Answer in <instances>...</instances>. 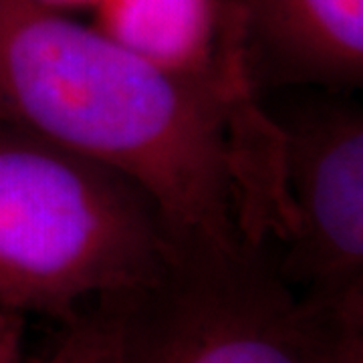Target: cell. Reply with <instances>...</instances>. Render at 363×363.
Returning a JSON list of instances; mask_svg holds the SVG:
<instances>
[{
	"label": "cell",
	"mask_w": 363,
	"mask_h": 363,
	"mask_svg": "<svg viewBox=\"0 0 363 363\" xmlns=\"http://www.w3.org/2000/svg\"><path fill=\"white\" fill-rule=\"evenodd\" d=\"M0 121L135 182L176 238L289 233L283 133L259 101L168 73L33 0H0Z\"/></svg>",
	"instance_id": "6da1fadb"
},
{
	"label": "cell",
	"mask_w": 363,
	"mask_h": 363,
	"mask_svg": "<svg viewBox=\"0 0 363 363\" xmlns=\"http://www.w3.org/2000/svg\"><path fill=\"white\" fill-rule=\"evenodd\" d=\"M174 242L135 182L0 121V307L69 321L83 298L142 283Z\"/></svg>",
	"instance_id": "7a4b0ae2"
},
{
	"label": "cell",
	"mask_w": 363,
	"mask_h": 363,
	"mask_svg": "<svg viewBox=\"0 0 363 363\" xmlns=\"http://www.w3.org/2000/svg\"><path fill=\"white\" fill-rule=\"evenodd\" d=\"M99 301L123 363H363V315L298 295L269 242L176 238L147 279Z\"/></svg>",
	"instance_id": "3957f363"
},
{
	"label": "cell",
	"mask_w": 363,
	"mask_h": 363,
	"mask_svg": "<svg viewBox=\"0 0 363 363\" xmlns=\"http://www.w3.org/2000/svg\"><path fill=\"white\" fill-rule=\"evenodd\" d=\"M291 228L277 255L298 295L363 315V113L323 97L274 117Z\"/></svg>",
	"instance_id": "277c9868"
},
{
	"label": "cell",
	"mask_w": 363,
	"mask_h": 363,
	"mask_svg": "<svg viewBox=\"0 0 363 363\" xmlns=\"http://www.w3.org/2000/svg\"><path fill=\"white\" fill-rule=\"evenodd\" d=\"M93 26L178 77L259 101L240 21L228 0H97Z\"/></svg>",
	"instance_id": "5b68a950"
},
{
	"label": "cell",
	"mask_w": 363,
	"mask_h": 363,
	"mask_svg": "<svg viewBox=\"0 0 363 363\" xmlns=\"http://www.w3.org/2000/svg\"><path fill=\"white\" fill-rule=\"evenodd\" d=\"M252 79L329 89L363 81V0H228Z\"/></svg>",
	"instance_id": "8992f818"
},
{
	"label": "cell",
	"mask_w": 363,
	"mask_h": 363,
	"mask_svg": "<svg viewBox=\"0 0 363 363\" xmlns=\"http://www.w3.org/2000/svg\"><path fill=\"white\" fill-rule=\"evenodd\" d=\"M63 333L35 363H123L116 317L99 301L93 313L63 321Z\"/></svg>",
	"instance_id": "52a82bcc"
},
{
	"label": "cell",
	"mask_w": 363,
	"mask_h": 363,
	"mask_svg": "<svg viewBox=\"0 0 363 363\" xmlns=\"http://www.w3.org/2000/svg\"><path fill=\"white\" fill-rule=\"evenodd\" d=\"M23 335L25 315L0 307V363H25Z\"/></svg>",
	"instance_id": "ba28073f"
},
{
	"label": "cell",
	"mask_w": 363,
	"mask_h": 363,
	"mask_svg": "<svg viewBox=\"0 0 363 363\" xmlns=\"http://www.w3.org/2000/svg\"><path fill=\"white\" fill-rule=\"evenodd\" d=\"M45 9H51L57 13H65V11H77V9H93L97 4V0H33Z\"/></svg>",
	"instance_id": "9c48e42d"
}]
</instances>
